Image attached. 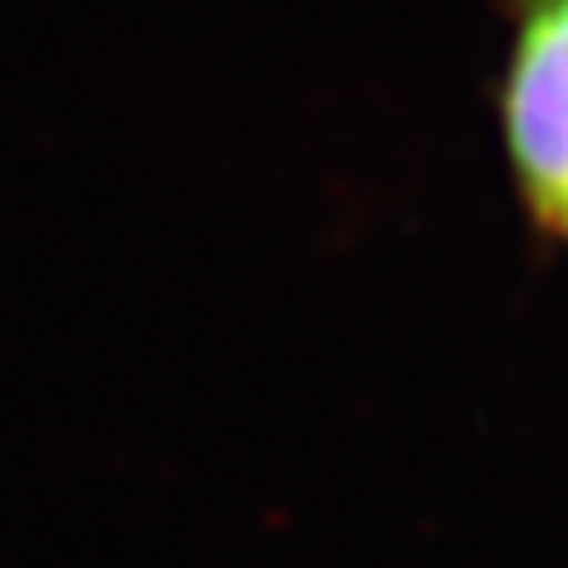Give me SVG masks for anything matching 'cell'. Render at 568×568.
<instances>
[{"instance_id": "1", "label": "cell", "mask_w": 568, "mask_h": 568, "mask_svg": "<svg viewBox=\"0 0 568 568\" xmlns=\"http://www.w3.org/2000/svg\"><path fill=\"white\" fill-rule=\"evenodd\" d=\"M507 156L526 209L568 242V0H526L503 81Z\"/></svg>"}]
</instances>
